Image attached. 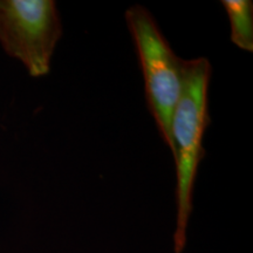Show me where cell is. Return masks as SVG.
Masks as SVG:
<instances>
[{
	"label": "cell",
	"mask_w": 253,
	"mask_h": 253,
	"mask_svg": "<svg viewBox=\"0 0 253 253\" xmlns=\"http://www.w3.org/2000/svg\"><path fill=\"white\" fill-rule=\"evenodd\" d=\"M210 77L211 65L207 58L185 60L182 93L173 110L170 128L177 177L175 253H183L185 249L186 229L194 209L195 179L204 157L203 137L211 121L208 109Z\"/></svg>",
	"instance_id": "cell-1"
},
{
	"label": "cell",
	"mask_w": 253,
	"mask_h": 253,
	"mask_svg": "<svg viewBox=\"0 0 253 253\" xmlns=\"http://www.w3.org/2000/svg\"><path fill=\"white\" fill-rule=\"evenodd\" d=\"M231 26V41L245 52H253V2L221 0Z\"/></svg>",
	"instance_id": "cell-4"
},
{
	"label": "cell",
	"mask_w": 253,
	"mask_h": 253,
	"mask_svg": "<svg viewBox=\"0 0 253 253\" xmlns=\"http://www.w3.org/2000/svg\"><path fill=\"white\" fill-rule=\"evenodd\" d=\"M62 24L54 0H0V45L33 78L45 77Z\"/></svg>",
	"instance_id": "cell-3"
},
{
	"label": "cell",
	"mask_w": 253,
	"mask_h": 253,
	"mask_svg": "<svg viewBox=\"0 0 253 253\" xmlns=\"http://www.w3.org/2000/svg\"><path fill=\"white\" fill-rule=\"evenodd\" d=\"M126 21L140 59L148 107L163 141L172 150L170 128L182 93L185 60L176 55L143 6H130L126 12Z\"/></svg>",
	"instance_id": "cell-2"
}]
</instances>
